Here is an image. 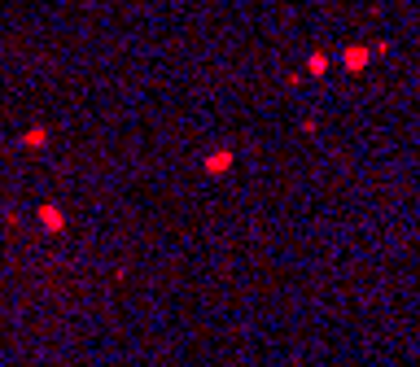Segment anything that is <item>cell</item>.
<instances>
[{
	"label": "cell",
	"instance_id": "1",
	"mask_svg": "<svg viewBox=\"0 0 420 367\" xmlns=\"http://www.w3.org/2000/svg\"><path fill=\"white\" fill-rule=\"evenodd\" d=\"M368 57H373V48H359V44H354V48H346V53H342V66H346L350 75H359L363 66H368Z\"/></svg>",
	"mask_w": 420,
	"mask_h": 367
},
{
	"label": "cell",
	"instance_id": "2",
	"mask_svg": "<svg viewBox=\"0 0 420 367\" xmlns=\"http://www.w3.org/2000/svg\"><path fill=\"white\" fill-rule=\"evenodd\" d=\"M228 166H232V153H228V149H223V153H210V158H206V171H210V175H215V171H228Z\"/></svg>",
	"mask_w": 420,
	"mask_h": 367
},
{
	"label": "cell",
	"instance_id": "3",
	"mask_svg": "<svg viewBox=\"0 0 420 367\" xmlns=\"http://www.w3.org/2000/svg\"><path fill=\"white\" fill-rule=\"evenodd\" d=\"M306 70H311V75H324V70H329V57H324V53H311V61H306Z\"/></svg>",
	"mask_w": 420,
	"mask_h": 367
}]
</instances>
